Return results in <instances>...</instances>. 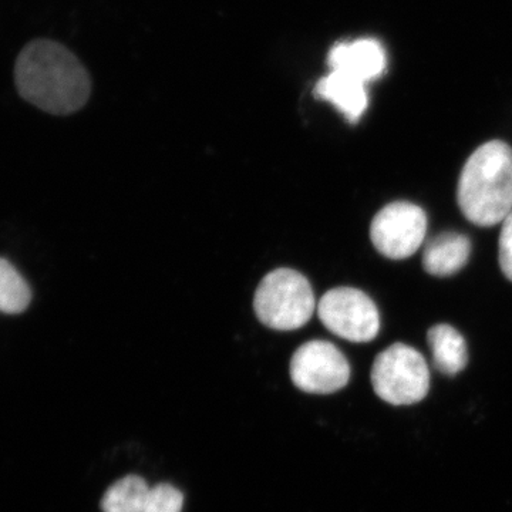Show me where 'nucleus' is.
I'll list each match as a JSON object with an SVG mask.
<instances>
[{"label": "nucleus", "instance_id": "ddd939ff", "mask_svg": "<svg viewBox=\"0 0 512 512\" xmlns=\"http://www.w3.org/2000/svg\"><path fill=\"white\" fill-rule=\"evenodd\" d=\"M32 291L18 269L0 258V312L19 315L29 308Z\"/></svg>", "mask_w": 512, "mask_h": 512}, {"label": "nucleus", "instance_id": "1a4fd4ad", "mask_svg": "<svg viewBox=\"0 0 512 512\" xmlns=\"http://www.w3.org/2000/svg\"><path fill=\"white\" fill-rule=\"evenodd\" d=\"M313 94L316 99L328 101L335 106L350 124H356L362 119L369 106L366 83L336 70H332L328 76L322 77L316 83Z\"/></svg>", "mask_w": 512, "mask_h": 512}, {"label": "nucleus", "instance_id": "9d476101", "mask_svg": "<svg viewBox=\"0 0 512 512\" xmlns=\"http://www.w3.org/2000/svg\"><path fill=\"white\" fill-rule=\"evenodd\" d=\"M471 242L458 232H443L427 242L423 251V268L427 274L447 278L467 265Z\"/></svg>", "mask_w": 512, "mask_h": 512}, {"label": "nucleus", "instance_id": "f8f14e48", "mask_svg": "<svg viewBox=\"0 0 512 512\" xmlns=\"http://www.w3.org/2000/svg\"><path fill=\"white\" fill-rule=\"evenodd\" d=\"M150 488L140 476H126L116 481L101 500L103 512H143Z\"/></svg>", "mask_w": 512, "mask_h": 512}, {"label": "nucleus", "instance_id": "6e6552de", "mask_svg": "<svg viewBox=\"0 0 512 512\" xmlns=\"http://www.w3.org/2000/svg\"><path fill=\"white\" fill-rule=\"evenodd\" d=\"M328 63L330 69L367 83L382 76L387 66V55L379 40L357 39L333 47Z\"/></svg>", "mask_w": 512, "mask_h": 512}, {"label": "nucleus", "instance_id": "7ed1b4c3", "mask_svg": "<svg viewBox=\"0 0 512 512\" xmlns=\"http://www.w3.org/2000/svg\"><path fill=\"white\" fill-rule=\"evenodd\" d=\"M315 308L311 284L293 269H276L266 275L255 292L256 316L271 329L302 328L311 320Z\"/></svg>", "mask_w": 512, "mask_h": 512}, {"label": "nucleus", "instance_id": "f257e3e1", "mask_svg": "<svg viewBox=\"0 0 512 512\" xmlns=\"http://www.w3.org/2000/svg\"><path fill=\"white\" fill-rule=\"evenodd\" d=\"M15 83L23 99L59 116L82 109L92 93L82 62L60 43L46 39L35 40L20 52Z\"/></svg>", "mask_w": 512, "mask_h": 512}, {"label": "nucleus", "instance_id": "4468645a", "mask_svg": "<svg viewBox=\"0 0 512 512\" xmlns=\"http://www.w3.org/2000/svg\"><path fill=\"white\" fill-rule=\"evenodd\" d=\"M184 495L174 485H154L148 493L143 512H183Z\"/></svg>", "mask_w": 512, "mask_h": 512}, {"label": "nucleus", "instance_id": "20e7f679", "mask_svg": "<svg viewBox=\"0 0 512 512\" xmlns=\"http://www.w3.org/2000/svg\"><path fill=\"white\" fill-rule=\"evenodd\" d=\"M372 384L383 402L392 406H412L429 394V365L419 350L404 343H394L376 357Z\"/></svg>", "mask_w": 512, "mask_h": 512}, {"label": "nucleus", "instance_id": "f03ea898", "mask_svg": "<svg viewBox=\"0 0 512 512\" xmlns=\"http://www.w3.org/2000/svg\"><path fill=\"white\" fill-rule=\"evenodd\" d=\"M458 207L478 227L501 224L512 211V148L488 141L471 154L457 185Z\"/></svg>", "mask_w": 512, "mask_h": 512}, {"label": "nucleus", "instance_id": "0eeeda50", "mask_svg": "<svg viewBox=\"0 0 512 512\" xmlns=\"http://www.w3.org/2000/svg\"><path fill=\"white\" fill-rule=\"evenodd\" d=\"M291 379L302 392L332 394L349 383L350 365L345 355L332 343L312 340L293 355Z\"/></svg>", "mask_w": 512, "mask_h": 512}, {"label": "nucleus", "instance_id": "9b49d317", "mask_svg": "<svg viewBox=\"0 0 512 512\" xmlns=\"http://www.w3.org/2000/svg\"><path fill=\"white\" fill-rule=\"evenodd\" d=\"M433 365L446 376H456L463 372L468 363L467 343L461 333L453 326H433L427 333Z\"/></svg>", "mask_w": 512, "mask_h": 512}, {"label": "nucleus", "instance_id": "39448f33", "mask_svg": "<svg viewBox=\"0 0 512 512\" xmlns=\"http://www.w3.org/2000/svg\"><path fill=\"white\" fill-rule=\"evenodd\" d=\"M318 315L330 332L349 342H372L379 335L376 303L359 289L335 288L326 292L320 299Z\"/></svg>", "mask_w": 512, "mask_h": 512}, {"label": "nucleus", "instance_id": "2eb2a0df", "mask_svg": "<svg viewBox=\"0 0 512 512\" xmlns=\"http://www.w3.org/2000/svg\"><path fill=\"white\" fill-rule=\"evenodd\" d=\"M498 259H500V268L505 278L512 282V211L503 221L500 244H498Z\"/></svg>", "mask_w": 512, "mask_h": 512}, {"label": "nucleus", "instance_id": "423d86ee", "mask_svg": "<svg viewBox=\"0 0 512 512\" xmlns=\"http://www.w3.org/2000/svg\"><path fill=\"white\" fill-rule=\"evenodd\" d=\"M427 234V215L419 205L392 202L377 212L370 225V238L377 251L393 261L410 258L419 251Z\"/></svg>", "mask_w": 512, "mask_h": 512}]
</instances>
